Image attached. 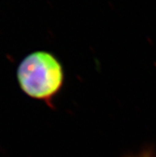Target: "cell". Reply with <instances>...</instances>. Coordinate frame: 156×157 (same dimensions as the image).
Returning <instances> with one entry per match:
<instances>
[{
  "instance_id": "obj_1",
  "label": "cell",
  "mask_w": 156,
  "mask_h": 157,
  "mask_svg": "<svg viewBox=\"0 0 156 157\" xmlns=\"http://www.w3.org/2000/svg\"><path fill=\"white\" fill-rule=\"evenodd\" d=\"M17 78L26 95L52 105V101L62 89L65 74L61 63L52 53L37 50L21 62Z\"/></svg>"
},
{
  "instance_id": "obj_2",
  "label": "cell",
  "mask_w": 156,
  "mask_h": 157,
  "mask_svg": "<svg viewBox=\"0 0 156 157\" xmlns=\"http://www.w3.org/2000/svg\"><path fill=\"white\" fill-rule=\"evenodd\" d=\"M126 157H156L154 151L151 148H146V149L143 150L140 152H138L137 154L128 155Z\"/></svg>"
}]
</instances>
